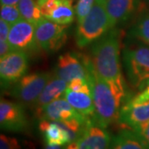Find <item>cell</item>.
<instances>
[{
  "label": "cell",
  "instance_id": "30bf717a",
  "mask_svg": "<svg viewBox=\"0 0 149 149\" xmlns=\"http://www.w3.org/2000/svg\"><path fill=\"white\" fill-rule=\"evenodd\" d=\"M55 75L67 83L76 78H88L84 54L66 52L60 56L55 69Z\"/></svg>",
  "mask_w": 149,
  "mask_h": 149
},
{
  "label": "cell",
  "instance_id": "ba28073f",
  "mask_svg": "<svg viewBox=\"0 0 149 149\" xmlns=\"http://www.w3.org/2000/svg\"><path fill=\"white\" fill-rule=\"evenodd\" d=\"M0 127L12 133H23L28 128V120L21 103L1 99Z\"/></svg>",
  "mask_w": 149,
  "mask_h": 149
},
{
  "label": "cell",
  "instance_id": "5b68a950",
  "mask_svg": "<svg viewBox=\"0 0 149 149\" xmlns=\"http://www.w3.org/2000/svg\"><path fill=\"white\" fill-rule=\"evenodd\" d=\"M66 25H61L43 17L35 27V36L40 49L47 53L58 52L67 41Z\"/></svg>",
  "mask_w": 149,
  "mask_h": 149
},
{
  "label": "cell",
  "instance_id": "f1b7e54d",
  "mask_svg": "<svg viewBox=\"0 0 149 149\" xmlns=\"http://www.w3.org/2000/svg\"><path fill=\"white\" fill-rule=\"evenodd\" d=\"M13 51H15V49L12 47V45L8 41L0 42V57L1 58L10 54Z\"/></svg>",
  "mask_w": 149,
  "mask_h": 149
},
{
  "label": "cell",
  "instance_id": "8fae6325",
  "mask_svg": "<svg viewBox=\"0 0 149 149\" xmlns=\"http://www.w3.org/2000/svg\"><path fill=\"white\" fill-rule=\"evenodd\" d=\"M35 25L23 18L11 25L8 42L15 50L26 52L37 51L39 48L35 36Z\"/></svg>",
  "mask_w": 149,
  "mask_h": 149
},
{
  "label": "cell",
  "instance_id": "3957f363",
  "mask_svg": "<svg viewBox=\"0 0 149 149\" xmlns=\"http://www.w3.org/2000/svg\"><path fill=\"white\" fill-rule=\"evenodd\" d=\"M109 29L111 28L104 6L95 2L88 15L78 23L75 32L76 45L80 48L85 47L101 38Z\"/></svg>",
  "mask_w": 149,
  "mask_h": 149
},
{
  "label": "cell",
  "instance_id": "4316f807",
  "mask_svg": "<svg viewBox=\"0 0 149 149\" xmlns=\"http://www.w3.org/2000/svg\"><path fill=\"white\" fill-rule=\"evenodd\" d=\"M148 100H149V81L143 91H142V92H140L139 94H138L136 96H134V97L132 98V99L128 100V101L126 102L125 104H128L133 105V104H142V103L148 101Z\"/></svg>",
  "mask_w": 149,
  "mask_h": 149
},
{
  "label": "cell",
  "instance_id": "d4e9b609",
  "mask_svg": "<svg viewBox=\"0 0 149 149\" xmlns=\"http://www.w3.org/2000/svg\"><path fill=\"white\" fill-rule=\"evenodd\" d=\"M0 149H21L17 139L13 137L0 135Z\"/></svg>",
  "mask_w": 149,
  "mask_h": 149
},
{
  "label": "cell",
  "instance_id": "ac0fdd59",
  "mask_svg": "<svg viewBox=\"0 0 149 149\" xmlns=\"http://www.w3.org/2000/svg\"><path fill=\"white\" fill-rule=\"evenodd\" d=\"M65 99L80 114L85 118H92L95 116V104L92 95L82 92L65 90Z\"/></svg>",
  "mask_w": 149,
  "mask_h": 149
},
{
  "label": "cell",
  "instance_id": "277c9868",
  "mask_svg": "<svg viewBox=\"0 0 149 149\" xmlns=\"http://www.w3.org/2000/svg\"><path fill=\"white\" fill-rule=\"evenodd\" d=\"M123 63L128 81L139 88L149 81V47L126 46L123 52Z\"/></svg>",
  "mask_w": 149,
  "mask_h": 149
},
{
  "label": "cell",
  "instance_id": "7402d4cb",
  "mask_svg": "<svg viewBox=\"0 0 149 149\" xmlns=\"http://www.w3.org/2000/svg\"><path fill=\"white\" fill-rule=\"evenodd\" d=\"M0 17L10 25L22 18L17 5H1Z\"/></svg>",
  "mask_w": 149,
  "mask_h": 149
},
{
  "label": "cell",
  "instance_id": "7a4b0ae2",
  "mask_svg": "<svg viewBox=\"0 0 149 149\" xmlns=\"http://www.w3.org/2000/svg\"><path fill=\"white\" fill-rule=\"evenodd\" d=\"M91 59L97 73L119 92L126 95L120 64L119 34L112 28L91 47Z\"/></svg>",
  "mask_w": 149,
  "mask_h": 149
},
{
  "label": "cell",
  "instance_id": "cb8c5ba5",
  "mask_svg": "<svg viewBox=\"0 0 149 149\" xmlns=\"http://www.w3.org/2000/svg\"><path fill=\"white\" fill-rule=\"evenodd\" d=\"M67 90L74 92H82L85 94H91V85L89 84L88 80L84 78H76L67 83Z\"/></svg>",
  "mask_w": 149,
  "mask_h": 149
},
{
  "label": "cell",
  "instance_id": "d6a6232c",
  "mask_svg": "<svg viewBox=\"0 0 149 149\" xmlns=\"http://www.w3.org/2000/svg\"><path fill=\"white\" fill-rule=\"evenodd\" d=\"M108 0H95L96 3H100V4H101V5H105V3H106V2Z\"/></svg>",
  "mask_w": 149,
  "mask_h": 149
},
{
  "label": "cell",
  "instance_id": "d6986e66",
  "mask_svg": "<svg viewBox=\"0 0 149 149\" xmlns=\"http://www.w3.org/2000/svg\"><path fill=\"white\" fill-rule=\"evenodd\" d=\"M109 149H149L133 130L123 128L112 138Z\"/></svg>",
  "mask_w": 149,
  "mask_h": 149
},
{
  "label": "cell",
  "instance_id": "e0dca14e",
  "mask_svg": "<svg viewBox=\"0 0 149 149\" xmlns=\"http://www.w3.org/2000/svg\"><path fill=\"white\" fill-rule=\"evenodd\" d=\"M67 87V82L65 80L58 78L57 76H52L46 86L44 87L41 95L37 98V101L34 104L35 110L42 108L45 105L48 104L49 103L54 101L65 93Z\"/></svg>",
  "mask_w": 149,
  "mask_h": 149
},
{
  "label": "cell",
  "instance_id": "603a6c76",
  "mask_svg": "<svg viewBox=\"0 0 149 149\" xmlns=\"http://www.w3.org/2000/svg\"><path fill=\"white\" fill-rule=\"evenodd\" d=\"M95 3V0H78L75 6V13L77 22L80 23L91 12Z\"/></svg>",
  "mask_w": 149,
  "mask_h": 149
},
{
  "label": "cell",
  "instance_id": "6da1fadb",
  "mask_svg": "<svg viewBox=\"0 0 149 149\" xmlns=\"http://www.w3.org/2000/svg\"><path fill=\"white\" fill-rule=\"evenodd\" d=\"M84 59L88 70L87 80L91 85L95 104L93 122L106 128L118 121L121 104L126 95L115 90L97 73L91 57L84 55Z\"/></svg>",
  "mask_w": 149,
  "mask_h": 149
},
{
  "label": "cell",
  "instance_id": "52a82bcc",
  "mask_svg": "<svg viewBox=\"0 0 149 149\" xmlns=\"http://www.w3.org/2000/svg\"><path fill=\"white\" fill-rule=\"evenodd\" d=\"M28 68V56L24 51L15 50L0 60V77L3 87H9L25 75Z\"/></svg>",
  "mask_w": 149,
  "mask_h": 149
},
{
  "label": "cell",
  "instance_id": "484cf974",
  "mask_svg": "<svg viewBox=\"0 0 149 149\" xmlns=\"http://www.w3.org/2000/svg\"><path fill=\"white\" fill-rule=\"evenodd\" d=\"M133 131L149 148V121L133 128Z\"/></svg>",
  "mask_w": 149,
  "mask_h": 149
},
{
  "label": "cell",
  "instance_id": "9a60e30c",
  "mask_svg": "<svg viewBox=\"0 0 149 149\" xmlns=\"http://www.w3.org/2000/svg\"><path fill=\"white\" fill-rule=\"evenodd\" d=\"M137 7V0H108L104 5L110 28L127 21Z\"/></svg>",
  "mask_w": 149,
  "mask_h": 149
},
{
  "label": "cell",
  "instance_id": "44dd1931",
  "mask_svg": "<svg viewBox=\"0 0 149 149\" xmlns=\"http://www.w3.org/2000/svg\"><path fill=\"white\" fill-rule=\"evenodd\" d=\"M131 35L149 45V13L143 15L133 27Z\"/></svg>",
  "mask_w": 149,
  "mask_h": 149
},
{
  "label": "cell",
  "instance_id": "2e32d148",
  "mask_svg": "<svg viewBox=\"0 0 149 149\" xmlns=\"http://www.w3.org/2000/svg\"><path fill=\"white\" fill-rule=\"evenodd\" d=\"M38 128L42 134L45 143L65 146L71 143L68 133L57 122L40 120Z\"/></svg>",
  "mask_w": 149,
  "mask_h": 149
},
{
  "label": "cell",
  "instance_id": "f546056e",
  "mask_svg": "<svg viewBox=\"0 0 149 149\" xmlns=\"http://www.w3.org/2000/svg\"><path fill=\"white\" fill-rule=\"evenodd\" d=\"M20 0H0L1 5H17Z\"/></svg>",
  "mask_w": 149,
  "mask_h": 149
},
{
  "label": "cell",
  "instance_id": "83f0119b",
  "mask_svg": "<svg viewBox=\"0 0 149 149\" xmlns=\"http://www.w3.org/2000/svg\"><path fill=\"white\" fill-rule=\"evenodd\" d=\"M11 25L3 19H0V42L8 41Z\"/></svg>",
  "mask_w": 149,
  "mask_h": 149
},
{
  "label": "cell",
  "instance_id": "4dcf8cb0",
  "mask_svg": "<svg viewBox=\"0 0 149 149\" xmlns=\"http://www.w3.org/2000/svg\"><path fill=\"white\" fill-rule=\"evenodd\" d=\"M44 149H65L64 146L61 145H54V144H47L46 143Z\"/></svg>",
  "mask_w": 149,
  "mask_h": 149
},
{
  "label": "cell",
  "instance_id": "ffe728a7",
  "mask_svg": "<svg viewBox=\"0 0 149 149\" xmlns=\"http://www.w3.org/2000/svg\"><path fill=\"white\" fill-rule=\"evenodd\" d=\"M17 8L20 11L22 17L35 26L43 18L42 12L35 0H20Z\"/></svg>",
  "mask_w": 149,
  "mask_h": 149
},
{
  "label": "cell",
  "instance_id": "8992f818",
  "mask_svg": "<svg viewBox=\"0 0 149 149\" xmlns=\"http://www.w3.org/2000/svg\"><path fill=\"white\" fill-rule=\"evenodd\" d=\"M52 77L49 72L25 74L12 87L10 95L21 104L33 106Z\"/></svg>",
  "mask_w": 149,
  "mask_h": 149
},
{
  "label": "cell",
  "instance_id": "4fadbf2b",
  "mask_svg": "<svg viewBox=\"0 0 149 149\" xmlns=\"http://www.w3.org/2000/svg\"><path fill=\"white\" fill-rule=\"evenodd\" d=\"M112 137L105 128L91 121L76 141L79 149H109Z\"/></svg>",
  "mask_w": 149,
  "mask_h": 149
},
{
  "label": "cell",
  "instance_id": "836d02e7",
  "mask_svg": "<svg viewBox=\"0 0 149 149\" xmlns=\"http://www.w3.org/2000/svg\"><path fill=\"white\" fill-rule=\"evenodd\" d=\"M145 1H147V2H149V0H145Z\"/></svg>",
  "mask_w": 149,
  "mask_h": 149
},
{
  "label": "cell",
  "instance_id": "9c48e42d",
  "mask_svg": "<svg viewBox=\"0 0 149 149\" xmlns=\"http://www.w3.org/2000/svg\"><path fill=\"white\" fill-rule=\"evenodd\" d=\"M43 17L61 25L68 26L76 15L74 0H37Z\"/></svg>",
  "mask_w": 149,
  "mask_h": 149
},
{
  "label": "cell",
  "instance_id": "5bb4252c",
  "mask_svg": "<svg viewBox=\"0 0 149 149\" xmlns=\"http://www.w3.org/2000/svg\"><path fill=\"white\" fill-rule=\"evenodd\" d=\"M149 121V100L139 104H124L120 109L118 123L126 129L133 128Z\"/></svg>",
  "mask_w": 149,
  "mask_h": 149
},
{
  "label": "cell",
  "instance_id": "7c38bea8",
  "mask_svg": "<svg viewBox=\"0 0 149 149\" xmlns=\"http://www.w3.org/2000/svg\"><path fill=\"white\" fill-rule=\"evenodd\" d=\"M35 113L36 117L39 120L67 121L74 118H85L76 111L65 99H57L35 110Z\"/></svg>",
  "mask_w": 149,
  "mask_h": 149
},
{
  "label": "cell",
  "instance_id": "1f68e13d",
  "mask_svg": "<svg viewBox=\"0 0 149 149\" xmlns=\"http://www.w3.org/2000/svg\"><path fill=\"white\" fill-rule=\"evenodd\" d=\"M65 149H79L78 148V144L76 142H73V143H70L67 145V147L65 148Z\"/></svg>",
  "mask_w": 149,
  "mask_h": 149
}]
</instances>
